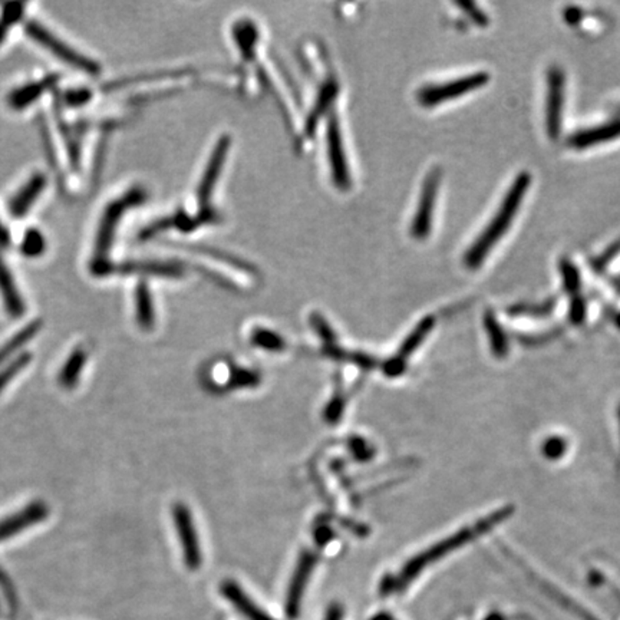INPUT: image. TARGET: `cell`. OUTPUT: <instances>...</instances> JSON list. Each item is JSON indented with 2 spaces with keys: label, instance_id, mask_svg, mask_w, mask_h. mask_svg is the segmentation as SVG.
Here are the masks:
<instances>
[{
  "label": "cell",
  "instance_id": "cell-1",
  "mask_svg": "<svg viewBox=\"0 0 620 620\" xmlns=\"http://www.w3.org/2000/svg\"><path fill=\"white\" fill-rule=\"evenodd\" d=\"M507 515V508L501 510V512L493 513L486 519L475 522L472 526L465 527V529L457 531V533L453 534L448 539H444L443 541L434 544L429 550H425L421 555L415 556L413 559L406 563V566L401 570V573L395 579H392L388 584H384L382 591L386 593V591L403 590L429 565L437 562V560L443 559L444 556L450 555L451 551L455 550V548H463L465 544L472 541V539L479 537L480 534L486 533L491 527L500 522L501 520H505Z\"/></svg>",
  "mask_w": 620,
  "mask_h": 620
},
{
  "label": "cell",
  "instance_id": "cell-2",
  "mask_svg": "<svg viewBox=\"0 0 620 620\" xmlns=\"http://www.w3.org/2000/svg\"><path fill=\"white\" fill-rule=\"evenodd\" d=\"M530 184H531V175L527 171H522L515 177L512 187L501 203L500 208H498L497 215L494 216L490 225H487L486 230L480 234L479 239L475 240V243L465 253L464 263L468 268H480L482 261L486 260L487 256L490 253L491 249L507 232L515 213L519 211L520 206H522V199H524V194L529 190Z\"/></svg>",
  "mask_w": 620,
  "mask_h": 620
},
{
  "label": "cell",
  "instance_id": "cell-3",
  "mask_svg": "<svg viewBox=\"0 0 620 620\" xmlns=\"http://www.w3.org/2000/svg\"><path fill=\"white\" fill-rule=\"evenodd\" d=\"M146 200V190L141 189V187H134L106 207L101 220H99L98 232L95 236L94 259H92L91 265V272L95 276L111 275L113 265L109 263V251L113 247L116 229H118L123 215L128 213L131 208H135V207L144 203Z\"/></svg>",
  "mask_w": 620,
  "mask_h": 620
},
{
  "label": "cell",
  "instance_id": "cell-4",
  "mask_svg": "<svg viewBox=\"0 0 620 620\" xmlns=\"http://www.w3.org/2000/svg\"><path fill=\"white\" fill-rule=\"evenodd\" d=\"M25 30L30 39L38 42L40 47L51 52L55 58H58L59 61L64 62L66 65H71L72 68L81 71V72L94 75V77L101 72V66L94 59H89L85 55L75 51L73 47H69L64 40L55 37L51 30H47L45 26L40 25L37 21H30V22L26 23Z\"/></svg>",
  "mask_w": 620,
  "mask_h": 620
},
{
  "label": "cell",
  "instance_id": "cell-5",
  "mask_svg": "<svg viewBox=\"0 0 620 620\" xmlns=\"http://www.w3.org/2000/svg\"><path fill=\"white\" fill-rule=\"evenodd\" d=\"M490 75L487 72H475L467 77L446 82V84L429 85L418 92V101L424 106H434L458 98L468 92L475 91L479 88L488 84Z\"/></svg>",
  "mask_w": 620,
  "mask_h": 620
},
{
  "label": "cell",
  "instance_id": "cell-6",
  "mask_svg": "<svg viewBox=\"0 0 620 620\" xmlns=\"http://www.w3.org/2000/svg\"><path fill=\"white\" fill-rule=\"evenodd\" d=\"M439 183H441V170L439 167H434L424 180L417 213L413 216L412 225H411V236L415 239H425L431 232L432 215H434Z\"/></svg>",
  "mask_w": 620,
  "mask_h": 620
},
{
  "label": "cell",
  "instance_id": "cell-7",
  "mask_svg": "<svg viewBox=\"0 0 620 620\" xmlns=\"http://www.w3.org/2000/svg\"><path fill=\"white\" fill-rule=\"evenodd\" d=\"M565 72L559 66H551L548 72V98H546V130L550 140L556 141L562 131L565 109Z\"/></svg>",
  "mask_w": 620,
  "mask_h": 620
},
{
  "label": "cell",
  "instance_id": "cell-8",
  "mask_svg": "<svg viewBox=\"0 0 620 620\" xmlns=\"http://www.w3.org/2000/svg\"><path fill=\"white\" fill-rule=\"evenodd\" d=\"M173 519H174L175 530H177L178 540L182 544L183 557L185 566L191 570H197L201 566V548H200L199 536L196 527L192 522L191 513L185 505L178 503L173 508Z\"/></svg>",
  "mask_w": 620,
  "mask_h": 620
},
{
  "label": "cell",
  "instance_id": "cell-9",
  "mask_svg": "<svg viewBox=\"0 0 620 620\" xmlns=\"http://www.w3.org/2000/svg\"><path fill=\"white\" fill-rule=\"evenodd\" d=\"M327 160H329L330 174L335 187L346 191L351 187L348 161L344 156V142H342L341 128L335 115L330 116L327 128Z\"/></svg>",
  "mask_w": 620,
  "mask_h": 620
},
{
  "label": "cell",
  "instance_id": "cell-10",
  "mask_svg": "<svg viewBox=\"0 0 620 620\" xmlns=\"http://www.w3.org/2000/svg\"><path fill=\"white\" fill-rule=\"evenodd\" d=\"M49 515V507L42 501H33L22 510H19L8 519L0 522V543L8 541L11 537L18 536L30 527L37 526Z\"/></svg>",
  "mask_w": 620,
  "mask_h": 620
},
{
  "label": "cell",
  "instance_id": "cell-11",
  "mask_svg": "<svg viewBox=\"0 0 620 620\" xmlns=\"http://www.w3.org/2000/svg\"><path fill=\"white\" fill-rule=\"evenodd\" d=\"M315 556L309 551H305L299 559L298 566H296L293 577H292L291 588L287 591L286 613L291 619L298 617L299 612H301L302 598L305 593L306 584H308L309 577L315 567Z\"/></svg>",
  "mask_w": 620,
  "mask_h": 620
},
{
  "label": "cell",
  "instance_id": "cell-12",
  "mask_svg": "<svg viewBox=\"0 0 620 620\" xmlns=\"http://www.w3.org/2000/svg\"><path fill=\"white\" fill-rule=\"evenodd\" d=\"M230 144H232V140L227 135H225V137L218 140L215 149H213L210 161L207 164L203 177L200 180L199 191H197L199 203L201 207L210 201L211 192L215 190L216 182H217L220 171H222L223 166H225V156H227V151H229Z\"/></svg>",
  "mask_w": 620,
  "mask_h": 620
},
{
  "label": "cell",
  "instance_id": "cell-13",
  "mask_svg": "<svg viewBox=\"0 0 620 620\" xmlns=\"http://www.w3.org/2000/svg\"><path fill=\"white\" fill-rule=\"evenodd\" d=\"M47 187V177L42 173H37L26 182L22 189L16 192L15 197L9 203V211L13 217L19 218L28 215L32 204L42 194Z\"/></svg>",
  "mask_w": 620,
  "mask_h": 620
},
{
  "label": "cell",
  "instance_id": "cell-14",
  "mask_svg": "<svg viewBox=\"0 0 620 620\" xmlns=\"http://www.w3.org/2000/svg\"><path fill=\"white\" fill-rule=\"evenodd\" d=\"M123 275H151L158 277H178L182 275V266L174 263H163V261H125L121 265H113V272Z\"/></svg>",
  "mask_w": 620,
  "mask_h": 620
},
{
  "label": "cell",
  "instance_id": "cell-15",
  "mask_svg": "<svg viewBox=\"0 0 620 620\" xmlns=\"http://www.w3.org/2000/svg\"><path fill=\"white\" fill-rule=\"evenodd\" d=\"M0 294H2V301H4L6 312L12 318H21L25 313V302L19 293L11 270L2 258H0Z\"/></svg>",
  "mask_w": 620,
  "mask_h": 620
},
{
  "label": "cell",
  "instance_id": "cell-16",
  "mask_svg": "<svg viewBox=\"0 0 620 620\" xmlns=\"http://www.w3.org/2000/svg\"><path fill=\"white\" fill-rule=\"evenodd\" d=\"M617 137H620V120L606 123L602 127L579 131L569 138V146L577 149H589L603 142L613 141Z\"/></svg>",
  "mask_w": 620,
  "mask_h": 620
},
{
  "label": "cell",
  "instance_id": "cell-17",
  "mask_svg": "<svg viewBox=\"0 0 620 620\" xmlns=\"http://www.w3.org/2000/svg\"><path fill=\"white\" fill-rule=\"evenodd\" d=\"M56 78H58L56 75H51V77L44 78V80L38 81V82H30V84L23 85V87L18 88L15 91H12L8 97L9 106L16 109V111L28 108L47 89L54 87Z\"/></svg>",
  "mask_w": 620,
  "mask_h": 620
},
{
  "label": "cell",
  "instance_id": "cell-18",
  "mask_svg": "<svg viewBox=\"0 0 620 620\" xmlns=\"http://www.w3.org/2000/svg\"><path fill=\"white\" fill-rule=\"evenodd\" d=\"M222 591L223 595L227 598V600H230L233 605L236 606L237 609L243 613L247 619L275 620L273 617L268 616V613L263 612L258 605H254L249 599V596L234 582H225L223 584Z\"/></svg>",
  "mask_w": 620,
  "mask_h": 620
},
{
  "label": "cell",
  "instance_id": "cell-19",
  "mask_svg": "<svg viewBox=\"0 0 620 620\" xmlns=\"http://www.w3.org/2000/svg\"><path fill=\"white\" fill-rule=\"evenodd\" d=\"M88 353L82 346L73 349L68 360L62 365L61 372L58 375V382L62 388L72 389L80 382L81 375L84 372L87 365Z\"/></svg>",
  "mask_w": 620,
  "mask_h": 620
},
{
  "label": "cell",
  "instance_id": "cell-20",
  "mask_svg": "<svg viewBox=\"0 0 620 620\" xmlns=\"http://www.w3.org/2000/svg\"><path fill=\"white\" fill-rule=\"evenodd\" d=\"M135 319L138 327L144 330H151L156 325V309L153 296L144 282H140L135 287Z\"/></svg>",
  "mask_w": 620,
  "mask_h": 620
},
{
  "label": "cell",
  "instance_id": "cell-21",
  "mask_svg": "<svg viewBox=\"0 0 620 620\" xmlns=\"http://www.w3.org/2000/svg\"><path fill=\"white\" fill-rule=\"evenodd\" d=\"M42 327L40 320H33L28 327L19 330L15 336L11 337L8 342H4V346L0 348V365L6 362L11 356L15 355L19 349H22L30 339L37 336Z\"/></svg>",
  "mask_w": 620,
  "mask_h": 620
},
{
  "label": "cell",
  "instance_id": "cell-22",
  "mask_svg": "<svg viewBox=\"0 0 620 620\" xmlns=\"http://www.w3.org/2000/svg\"><path fill=\"white\" fill-rule=\"evenodd\" d=\"M432 327H434V319L432 318H425V319L418 323V327L411 332L410 336H406L405 341L401 344V348H399L398 353L395 356L396 360L405 362L406 358L411 353L415 352L425 337L429 336Z\"/></svg>",
  "mask_w": 620,
  "mask_h": 620
},
{
  "label": "cell",
  "instance_id": "cell-23",
  "mask_svg": "<svg viewBox=\"0 0 620 620\" xmlns=\"http://www.w3.org/2000/svg\"><path fill=\"white\" fill-rule=\"evenodd\" d=\"M251 342L259 348L272 351V352H280L286 346L284 337L268 329L254 330L253 335H251Z\"/></svg>",
  "mask_w": 620,
  "mask_h": 620
},
{
  "label": "cell",
  "instance_id": "cell-24",
  "mask_svg": "<svg viewBox=\"0 0 620 620\" xmlns=\"http://www.w3.org/2000/svg\"><path fill=\"white\" fill-rule=\"evenodd\" d=\"M45 249H47V242H45L44 234L38 229L28 230L21 244L22 254L28 258H38L44 253Z\"/></svg>",
  "mask_w": 620,
  "mask_h": 620
},
{
  "label": "cell",
  "instance_id": "cell-25",
  "mask_svg": "<svg viewBox=\"0 0 620 620\" xmlns=\"http://www.w3.org/2000/svg\"><path fill=\"white\" fill-rule=\"evenodd\" d=\"M560 273H562L563 285L569 293H577L581 289V275L576 266L567 259L560 261Z\"/></svg>",
  "mask_w": 620,
  "mask_h": 620
},
{
  "label": "cell",
  "instance_id": "cell-26",
  "mask_svg": "<svg viewBox=\"0 0 620 620\" xmlns=\"http://www.w3.org/2000/svg\"><path fill=\"white\" fill-rule=\"evenodd\" d=\"M30 362V353H23L22 356H18L13 362L9 365L8 368L0 370V391L9 384V382L13 379V378L18 377L26 367L28 363Z\"/></svg>",
  "mask_w": 620,
  "mask_h": 620
},
{
  "label": "cell",
  "instance_id": "cell-27",
  "mask_svg": "<svg viewBox=\"0 0 620 620\" xmlns=\"http://www.w3.org/2000/svg\"><path fill=\"white\" fill-rule=\"evenodd\" d=\"M236 33V39L239 42L240 47L243 49L244 52L251 49L254 45V40H256V30H254V26L251 28V25H239L234 30Z\"/></svg>",
  "mask_w": 620,
  "mask_h": 620
},
{
  "label": "cell",
  "instance_id": "cell-28",
  "mask_svg": "<svg viewBox=\"0 0 620 620\" xmlns=\"http://www.w3.org/2000/svg\"><path fill=\"white\" fill-rule=\"evenodd\" d=\"M23 9H25V4H8L4 6V19L2 22L4 25H13L16 21L22 18Z\"/></svg>",
  "mask_w": 620,
  "mask_h": 620
},
{
  "label": "cell",
  "instance_id": "cell-29",
  "mask_svg": "<svg viewBox=\"0 0 620 620\" xmlns=\"http://www.w3.org/2000/svg\"><path fill=\"white\" fill-rule=\"evenodd\" d=\"M458 6L464 9L468 15L471 16L472 21H474L475 23H479L480 26H486L487 23H488V19H487V16L484 15L480 9H477V6H475L474 4L461 2V4H458Z\"/></svg>",
  "mask_w": 620,
  "mask_h": 620
},
{
  "label": "cell",
  "instance_id": "cell-30",
  "mask_svg": "<svg viewBox=\"0 0 620 620\" xmlns=\"http://www.w3.org/2000/svg\"><path fill=\"white\" fill-rule=\"evenodd\" d=\"M313 327H315L316 332L320 335V336L325 339V341L327 342H332L334 341V334H332V330H330L329 325H327L325 320L322 319V318H316V316H313Z\"/></svg>",
  "mask_w": 620,
  "mask_h": 620
},
{
  "label": "cell",
  "instance_id": "cell-31",
  "mask_svg": "<svg viewBox=\"0 0 620 620\" xmlns=\"http://www.w3.org/2000/svg\"><path fill=\"white\" fill-rule=\"evenodd\" d=\"M68 102L71 104V106H80V104H82V102L87 101L88 98H89V94H88L87 91H82V89H78V91H71L69 92L68 95Z\"/></svg>",
  "mask_w": 620,
  "mask_h": 620
},
{
  "label": "cell",
  "instance_id": "cell-32",
  "mask_svg": "<svg viewBox=\"0 0 620 620\" xmlns=\"http://www.w3.org/2000/svg\"><path fill=\"white\" fill-rule=\"evenodd\" d=\"M11 242V234H9L6 225L0 220V247L8 246Z\"/></svg>",
  "mask_w": 620,
  "mask_h": 620
},
{
  "label": "cell",
  "instance_id": "cell-33",
  "mask_svg": "<svg viewBox=\"0 0 620 620\" xmlns=\"http://www.w3.org/2000/svg\"><path fill=\"white\" fill-rule=\"evenodd\" d=\"M342 616V610L341 607H337V606H335V607H332L330 609L329 615H327V620H341Z\"/></svg>",
  "mask_w": 620,
  "mask_h": 620
},
{
  "label": "cell",
  "instance_id": "cell-34",
  "mask_svg": "<svg viewBox=\"0 0 620 620\" xmlns=\"http://www.w3.org/2000/svg\"><path fill=\"white\" fill-rule=\"evenodd\" d=\"M6 30H8V25H4V22H0V44H2V40H4V37H6Z\"/></svg>",
  "mask_w": 620,
  "mask_h": 620
}]
</instances>
